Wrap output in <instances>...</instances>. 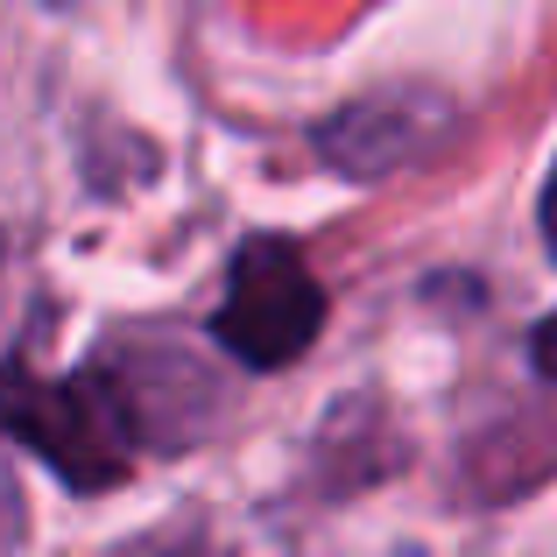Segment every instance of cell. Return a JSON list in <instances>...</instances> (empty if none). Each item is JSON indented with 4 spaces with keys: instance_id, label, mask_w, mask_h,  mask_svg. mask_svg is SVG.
I'll return each instance as SVG.
<instances>
[{
    "instance_id": "obj_1",
    "label": "cell",
    "mask_w": 557,
    "mask_h": 557,
    "mask_svg": "<svg viewBox=\"0 0 557 557\" xmlns=\"http://www.w3.org/2000/svg\"><path fill=\"white\" fill-rule=\"evenodd\" d=\"M0 431L14 445H28L57 480H71L78 494H99L127 473L135 459V409L99 368L71 381H42L28 368L0 374Z\"/></svg>"
},
{
    "instance_id": "obj_2",
    "label": "cell",
    "mask_w": 557,
    "mask_h": 557,
    "mask_svg": "<svg viewBox=\"0 0 557 557\" xmlns=\"http://www.w3.org/2000/svg\"><path fill=\"white\" fill-rule=\"evenodd\" d=\"M325 325V289L289 240H247L219 304V346L247 368H289Z\"/></svg>"
},
{
    "instance_id": "obj_3",
    "label": "cell",
    "mask_w": 557,
    "mask_h": 557,
    "mask_svg": "<svg viewBox=\"0 0 557 557\" xmlns=\"http://www.w3.org/2000/svg\"><path fill=\"white\" fill-rule=\"evenodd\" d=\"M530 354H536V374H550L557 381V311L536 325V339H530Z\"/></svg>"
},
{
    "instance_id": "obj_4",
    "label": "cell",
    "mask_w": 557,
    "mask_h": 557,
    "mask_svg": "<svg viewBox=\"0 0 557 557\" xmlns=\"http://www.w3.org/2000/svg\"><path fill=\"white\" fill-rule=\"evenodd\" d=\"M544 240H550V255H557V170H550V184H544Z\"/></svg>"
}]
</instances>
